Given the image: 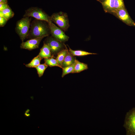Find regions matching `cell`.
Here are the masks:
<instances>
[{
    "label": "cell",
    "mask_w": 135,
    "mask_h": 135,
    "mask_svg": "<svg viewBox=\"0 0 135 135\" xmlns=\"http://www.w3.org/2000/svg\"><path fill=\"white\" fill-rule=\"evenodd\" d=\"M30 111V110L28 109H27L25 111L24 113L25 116L26 117H28L30 116V114H29V112Z\"/></svg>",
    "instance_id": "cb8c5ba5"
},
{
    "label": "cell",
    "mask_w": 135,
    "mask_h": 135,
    "mask_svg": "<svg viewBox=\"0 0 135 135\" xmlns=\"http://www.w3.org/2000/svg\"><path fill=\"white\" fill-rule=\"evenodd\" d=\"M68 50L66 46V48L59 52L57 54L56 59L62 68V64L68 53Z\"/></svg>",
    "instance_id": "9a60e30c"
},
{
    "label": "cell",
    "mask_w": 135,
    "mask_h": 135,
    "mask_svg": "<svg viewBox=\"0 0 135 135\" xmlns=\"http://www.w3.org/2000/svg\"><path fill=\"white\" fill-rule=\"evenodd\" d=\"M50 18L52 22L56 24L64 32L68 30L70 25L67 13L62 11L54 13Z\"/></svg>",
    "instance_id": "3957f363"
},
{
    "label": "cell",
    "mask_w": 135,
    "mask_h": 135,
    "mask_svg": "<svg viewBox=\"0 0 135 135\" xmlns=\"http://www.w3.org/2000/svg\"><path fill=\"white\" fill-rule=\"evenodd\" d=\"M42 59L46 58H50L54 56L52 54L48 46L44 43L40 49V52L38 54Z\"/></svg>",
    "instance_id": "30bf717a"
},
{
    "label": "cell",
    "mask_w": 135,
    "mask_h": 135,
    "mask_svg": "<svg viewBox=\"0 0 135 135\" xmlns=\"http://www.w3.org/2000/svg\"><path fill=\"white\" fill-rule=\"evenodd\" d=\"M14 15V12L10 7L3 10L0 11V16L8 20L12 18Z\"/></svg>",
    "instance_id": "5bb4252c"
},
{
    "label": "cell",
    "mask_w": 135,
    "mask_h": 135,
    "mask_svg": "<svg viewBox=\"0 0 135 135\" xmlns=\"http://www.w3.org/2000/svg\"><path fill=\"white\" fill-rule=\"evenodd\" d=\"M69 51L73 56H83L90 54H96V53L89 52L80 50H74L70 48L68 46Z\"/></svg>",
    "instance_id": "2e32d148"
},
{
    "label": "cell",
    "mask_w": 135,
    "mask_h": 135,
    "mask_svg": "<svg viewBox=\"0 0 135 135\" xmlns=\"http://www.w3.org/2000/svg\"><path fill=\"white\" fill-rule=\"evenodd\" d=\"M114 0H105L102 2L106 12L111 13L114 10Z\"/></svg>",
    "instance_id": "7c38bea8"
},
{
    "label": "cell",
    "mask_w": 135,
    "mask_h": 135,
    "mask_svg": "<svg viewBox=\"0 0 135 135\" xmlns=\"http://www.w3.org/2000/svg\"><path fill=\"white\" fill-rule=\"evenodd\" d=\"M31 18L23 17L16 22L15 30L22 42L27 38L29 31Z\"/></svg>",
    "instance_id": "7a4b0ae2"
},
{
    "label": "cell",
    "mask_w": 135,
    "mask_h": 135,
    "mask_svg": "<svg viewBox=\"0 0 135 135\" xmlns=\"http://www.w3.org/2000/svg\"><path fill=\"white\" fill-rule=\"evenodd\" d=\"M50 34L48 22L35 19L30 24L26 38L30 39L48 36Z\"/></svg>",
    "instance_id": "6da1fadb"
},
{
    "label": "cell",
    "mask_w": 135,
    "mask_h": 135,
    "mask_svg": "<svg viewBox=\"0 0 135 135\" xmlns=\"http://www.w3.org/2000/svg\"><path fill=\"white\" fill-rule=\"evenodd\" d=\"M100 0V1H102V2L103 1H104L105 0Z\"/></svg>",
    "instance_id": "484cf974"
},
{
    "label": "cell",
    "mask_w": 135,
    "mask_h": 135,
    "mask_svg": "<svg viewBox=\"0 0 135 135\" xmlns=\"http://www.w3.org/2000/svg\"><path fill=\"white\" fill-rule=\"evenodd\" d=\"M48 66L45 63L44 64H40L35 68L37 72V73L39 77H41Z\"/></svg>",
    "instance_id": "ffe728a7"
},
{
    "label": "cell",
    "mask_w": 135,
    "mask_h": 135,
    "mask_svg": "<svg viewBox=\"0 0 135 135\" xmlns=\"http://www.w3.org/2000/svg\"><path fill=\"white\" fill-rule=\"evenodd\" d=\"M124 126L128 135H135V107L127 112Z\"/></svg>",
    "instance_id": "5b68a950"
},
{
    "label": "cell",
    "mask_w": 135,
    "mask_h": 135,
    "mask_svg": "<svg viewBox=\"0 0 135 135\" xmlns=\"http://www.w3.org/2000/svg\"><path fill=\"white\" fill-rule=\"evenodd\" d=\"M44 59L45 63L48 66L50 67L56 66L61 68L56 59L54 58V56L50 58H46Z\"/></svg>",
    "instance_id": "ac0fdd59"
},
{
    "label": "cell",
    "mask_w": 135,
    "mask_h": 135,
    "mask_svg": "<svg viewBox=\"0 0 135 135\" xmlns=\"http://www.w3.org/2000/svg\"><path fill=\"white\" fill-rule=\"evenodd\" d=\"M75 64V62L70 66L62 68V77H64L66 75L69 73H72L74 69Z\"/></svg>",
    "instance_id": "d6986e66"
},
{
    "label": "cell",
    "mask_w": 135,
    "mask_h": 135,
    "mask_svg": "<svg viewBox=\"0 0 135 135\" xmlns=\"http://www.w3.org/2000/svg\"><path fill=\"white\" fill-rule=\"evenodd\" d=\"M7 0H0V3H7Z\"/></svg>",
    "instance_id": "d4e9b609"
},
{
    "label": "cell",
    "mask_w": 135,
    "mask_h": 135,
    "mask_svg": "<svg viewBox=\"0 0 135 135\" xmlns=\"http://www.w3.org/2000/svg\"><path fill=\"white\" fill-rule=\"evenodd\" d=\"M23 16L33 17L37 20L52 22L50 16L42 9L38 7H32L27 9Z\"/></svg>",
    "instance_id": "277c9868"
},
{
    "label": "cell",
    "mask_w": 135,
    "mask_h": 135,
    "mask_svg": "<svg viewBox=\"0 0 135 135\" xmlns=\"http://www.w3.org/2000/svg\"><path fill=\"white\" fill-rule=\"evenodd\" d=\"M44 42L48 46L52 54L54 56L57 55L66 47V45L64 43L57 40L52 36H48Z\"/></svg>",
    "instance_id": "8992f818"
},
{
    "label": "cell",
    "mask_w": 135,
    "mask_h": 135,
    "mask_svg": "<svg viewBox=\"0 0 135 135\" xmlns=\"http://www.w3.org/2000/svg\"><path fill=\"white\" fill-rule=\"evenodd\" d=\"M52 36L59 41L64 43L67 41L69 37L66 35L64 32L52 22H48Z\"/></svg>",
    "instance_id": "52a82bcc"
},
{
    "label": "cell",
    "mask_w": 135,
    "mask_h": 135,
    "mask_svg": "<svg viewBox=\"0 0 135 135\" xmlns=\"http://www.w3.org/2000/svg\"><path fill=\"white\" fill-rule=\"evenodd\" d=\"M76 60V57L72 56L68 50V53L62 64L61 66L62 68L73 64L75 62Z\"/></svg>",
    "instance_id": "8fae6325"
},
{
    "label": "cell",
    "mask_w": 135,
    "mask_h": 135,
    "mask_svg": "<svg viewBox=\"0 0 135 135\" xmlns=\"http://www.w3.org/2000/svg\"><path fill=\"white\" fill-rule=\"evenodd\" d=\"M9 7L7 3H0V11L3 10Z\"/></svg>",
    "instance_id": "603a6c76"
},
{
    "label": "cell",
    "mask_w": 135,
    "mask_h": 135,
    "mask_svg": "<svg viewBox=\"0 0 135 135\" xmlns=\"http://www.w3.org/2000/svg\"><path fill=\"white\" fill-rule=\"evenodd\" d=\"M7 20L4 18L0 16V27L4 26L7 22Z\"/></svg>",
    "instance_id": "7402d4cb"
},
{
    "label": "cell",
    "mask_w": 135,
    "mask_h": 135,
    "mask_svg": "<svg viewBox=\"0 0 135 135\" xmlns=\"http://www.w3.org/2000/svg\"><path fill=\"white\" fill-rule=\"evenodd\" d=\"M124 8H125L123 0H114V10H118Z\"/></svg>",
    "instance_id": "44dd1931"
},
{
    "label": "cell",
    "mask_w": 135,
    "mask_h": 135,
    "mask_svg": "<svg viewBox=\"0 0 135 135\" xmlns=\"http://www.w3.org/2000/svg\"><path fill=\"white\" fill-rule=\"evenodd\" d=\"M88 68L87 64L81 62L76 60L74 69L72 73H79Z\"/></svg>",
    "instance_id": "4fadbf2b"
},
{
    "label": "cell",
    "mask_w": 135,
    "mask_h": 135,
    "mask_svg": "<svg viewBox=\"0 0 135 135\" xmlns=\"http://www.w3.org/2000/svg\"><path fill=\"white\" fill-rule=\"evenodd\" d=\"M44 38L42 37L32 38L25 42H23L21 44L20 47L22 48L30 50L38 48L40 42Z\"/></svg>",
    "instance_id": "9c48e42d"
},
{
    "label": "cell",
    "mask_w": 135,
    "mask_h": 135,
    "mask_svg": "<svg viewBox=\"0 0 135 135\" xmlns=\"http://www.w3.org/2000/svg\"><path fill=\"white\" fill-rule=\"evenodd\" d=\"M42 58L38 55L34 57L30 62L28 64H26V66L28 68H35L40 64V62Z\"/></svg>",
    "instance_id": "e0dca14e"
},
{
    "label": "cell",
    "mask_w": 135,
    "mask_h": 135,
    "mask_svg": "<svg viewBox=\"0 0 135 135\" xmlns=\"http://www.w3.org/2000/svg\"><path fill=\"white\" fill-rule=\"evenodd\" d=\"M111 13L115 15L118 18L127 25L135 26V22L131 18L125 8L114 10Z\"/></svg>",
    "instance_id": "ba28073f"
}]
</instances>
